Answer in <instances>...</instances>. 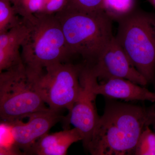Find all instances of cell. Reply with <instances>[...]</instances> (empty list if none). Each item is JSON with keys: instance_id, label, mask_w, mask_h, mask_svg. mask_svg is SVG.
Masks as SVG:
<instances>
[{"instance_id": "obj_4", "label": "cell", "mask_w": 155, "mask_h": 155, "mask_svg": "<svg viewBox=\"0 0 155 155\" xmlns=\"http://www.w3.org/2000/svg\"><path fill=\"white\" fill-rule=\"evenodd\" d=\"M115 37L148 83L155 82V13L137 8L117 21Z\"/></svg>"}, {"instance_id": "obj_12", "label": "cell", "mask_w": 155, "mask_h": 155, "mask_svg": "<svg viewBox=\"0 0 155 155\" xmlns=\"http://www.w3.org/2000/svg\"><path fill=\"white\" fill-rule=\"evenodd\" d=\"M82 137L76 128L65 129L43 136L35 143L28 155H65L69 147Z\"/></svg>"}, {"instance_id": "obj_1", "label": "cell", "mask_w": 155, "mask_h": 155, "mask_svg": "<svg viewBox=\"0 0 155 155\" xmlns=\"http://www.w3.org/2000/svg\"><path fill=\"white\" fill-rule=\"evenodd\" d=\"M106 102L86 150L93 155H134L146 126L147 109L112 99Z\"/></svg>"}, {"instance_id": "obj_5", "label": "cell", "mask_w": 155, "mask_h": 155, "mask_svg": "<svg viewBox=\"0 0 155 155\" xmlns=\"http://www.w3.org/2000/svg\"><path fill=\"white\" fill-rule=\"evenodd\" d=\"M49 108L24 64L0 72L1 121L13 122Z\"/></svg>"}, {"instance_id": "obj_20", "label": "cell", "mask_w": 155, "mask_h": 155, "mask_svg": "<svg viewBox=\"0 0 155 155\" xmlns=\"http://www.w3.org/2000/svg\"><path fill=\"white\" fill-rule=\"evenodd\" d=\"M146 125L151 126L155 132V105L150 109H147Z\"/></svg>"}, {"instance_id": "obj_18", "label": "cell", "mask_w": 155, "mask_h": 155, "mask_svg": "<svg viewBox=\"0 0 155 155\" xmlns=\"http://www.w3.org/2000/svg\"><path fill=\"white\" fill-rule=\"evenodd\" d=\"M64 8L84 12L104 11L103 0H67Z\"/></svg>"}, {"instance_id": "obj_11", "label": "cell", "mask_w": 155, "mask_h": 155, "mask_svg": "<svg viewBox=\"0 0 155 155\" xmlns=\"http://www.w3.org/2000/svg\"><path fill=\"white\" fill-rule=\"evenodd\" d=\"M28 33L23 23L0 34V72L23 64L19 49Z\"/></svg>"}, {"instance_id": "obj_21", "label": "cell", "mask_w": 155, "mask_h": 155, "mask_svg": "<svg viewBox=\"0 0 155 155\" xmlns=\"http://www.w3.org/2000/svg\"><path fill=\"white\" fill-rule=\"evenodd\" d=\"M147 1L155 8V0H147Z\"/></svg>"}, {"instance_id": "obj_15", "label": "cell", "mask_w": 155, "mask_h": 155, "mask_svg": "<svg viewBox=\"0 0 155 155\" xmlns=\"http://www.w3.org/2000/svg\"><path fill=\"white\" fill-rule=\"evenodd\" d=\"M11 0H0V34L6 32L21 23Z\"/></svg>"}, {"instance_id": "obj_3", "label": "cell", "mask_w": 155, "mask_h": 155, "mask_svg": "<svg viewBox=\"0 0 155 155\" xmlns=\"http://www.w3.org/2000/svg\"><path fill=\"white\" fill-rule=\"evenodd\" d=\"M55 16L71 56H80L91 65L114 36V20L104 11L84 12L64 8Z\"/></svg>"}, {"instance_id": "obj_10", "label": "cell", "mask_w": 155, "mask_h": 155, "mask_svg": "<svg viewBox=\"0 0 155 155\" xmlns=\"http://www.w3.org/2000/svg\"><path fill=\"white\" fill-rule=\"evenodd\" d=\"M93 89L97 95H101L107 98L122 100L127 101L155 102V93L123 78H112L100 84L97 82Z\"/></svg>"}, {"instance_id": "obj_6", "label": "cell", "mask_w": 155, "mask_h": 155, "mask_svg": "<svg viewBox=\"0 0 155 155\" xmlns=\"http://www.w3.org/2000/svg\"><path fill=\"white\" fill-rule=\"evenodd\" d=\"M83 65L69 62L53 64L34 77L38 90L50 109L71 110L81 91L80 74Z\"/></svg>"}, {"instance_id": "obj_17", "label": "cell", "mask_w": 155, "mask_h": 155, "mask_svg": "<svg viewBox=\"0 0 155 155\" xmlns=\"http://www.w3.org/2000/svg\"><path fill=\"white\" fill-rule=\"evenodd\" d=\"M134 155H155V132L147 126L143 130Z\"/></svg>"}, {"instance_id": "obj_16", "label": "cell", "mask_w": 155, "mask_h": 155, "mask_svg": "<svg viewBox=\"0 0 155 155\" xmlns=\"http://www.w3.org/2000/svg\"><path fill=\"white\" fill-rule=\"evenodd\" d=\"M44 0H11L17 15L28 19L41 11Z\"/></svg>"}, {"instance_id": "obj_14", "label": "cell", "mask_w": 155, "mask_h": 155, "mask_svg": "<svg viewBox=\"0 0 155 155\" xmlns=\"http://www.w3.org/2000/svg\"><path fill=\"white\" fill-rule=\"evenodd\" d=\"M0 155H23L16 144L11 122L1 121Z\"/></svg>"}, {"instance_id": "obj_7", "label": "cell", "mask_w": 155, "mask_h": 155, "mask_svg": "<svg viewBox=\"0 0 155 155\" xmlns=\"http://www.w3.org/2000/svg\"><path fill=\"white\" fill-rule=\"evenodd\" d=\"M81 91L77 101L65 117L66 125L71 124L82 137L84 147L87 149L100 116L95 105L97 95L94 87L98 79L89 66L84 64L80 74Z\"/></svg>"}, {"instance_id": "obj_8", "label": "cell", "mask_w": 155, "mask_h": 155, "mask_svg": "<svg viewBox=\"0 0 155 155\" xmlns=\"http://www.w3.org/2000/svg\"><path fill=\"white\" fill-rule=\"evenodd\" d=\"M101 82L112 78H123L141 86L148 82L132 64L114 36L106 45L95 62L89 65Z\"/></svg>"}, {"instance_id": "obj_19", "label": "cell", "mask_w": 155, "mask_h": 155, "mask_svg": "<svg viewBox=\"0 0 155 155\" xmlns=\"http://www.w3.org/2000/svg\"><path fill=\"white\" fill-rule=\"evenodd\" d=\"M67 0H44L43 6L39 13L55 14L66 7Z\"/></svg>"}, {"instance_id": "obj_13", "label": "cell", "mask_w": 155, "mask_h": 155, "mask_svg": "<svg viewBox=\"0 0 155 155\" xmlns=\"http://www.w3.org/2000/svg\"><path fill=\"white\" fill-rule=\"evenodd\" d=\"M137 0H103V9L117 22L137 8Z\"/></svg>"}, {"instance_id": "obj_2", "label": "cell", "mask_w": 155, "mask_h": 155, "mask_svg": "<svg viewBox=\"0 0 155 155\" xmlns=\"http://www.w3.org/2000/svg\"><path fill=\"white\" fill-rule=\"evenodd\" d=\"M22 19L29 32L21 47V57L29 75L37 76L48 66L68 62L72 56L55 14L36 13Z\"/></svg>"}, {"instance_id": "obj_9", "label": "cell", "mask_w": 155, "mask_h": 155, "mask_svg": "<svg viewBox=\"0 0 155 155\" xmlns=\"http://www.w3.org/2000/svg\"><path fill=\"white\" fill-rule=\"evenodd\" d=\"M27 118L26 123L21 119L10 122L16 144L25 155L28 154L35 143L48 133L53 126L61 121L64 122L65 117L49 108L30 114Z\"/></svg>"}]
</instances>
